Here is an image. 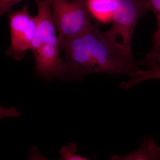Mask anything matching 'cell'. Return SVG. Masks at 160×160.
Returning <instances> with one entry per match:
<instances>
[{"instance_id":"obj_1","label":"cell","mask_w":160,"mask_h":160,"mask_svg":"<svg viewBox=\"0 0 160 160\" xmlns=\"http://www.w3.org/2000/svg\"><path fill=\"white\" fill-rule=\"evenodd\" d=\"M59 46L65 54L66 75L72 78L99 73L131 78L141 70L131 50L95 26Z\"/></svg>"},{"instance_id":"obj_2","label":"cell","mask_w":160,"mask_h":160,"mask_svg":"<svg viewBox=\"0 0 160 160\" xmlns=\"http://www.w3.org/2000/svg\"><path fill=\"white\" fill-rule=\"evenodd\" d=\"M58 43L81 34L93 27L86 4L72 0H49Z\"/></svg>"},{"instance_id":"obj_3","label":"cell","mask_w":160,"mask_h":160,"mask_svg":"<svg viewBox=\"0 0 160 160\" xmlns=\"http://www.w3.org/2000/svg\"><path fill=\"white\" fill-rule=\"evenodd\" d=\"M11 35V44L6 54L17 61H22L26 52L31 49L34 39L36 17L30 15L28 6L18 11L8 12Z\"/></svg>"},{"instance_id":"obj_4","label":"cell","mask_w":160,"mask_h":160,"mask_svg":"<svg viewBox=\"0 0 160 160\" xmlns=\"http://www.w3.org/2000/svg\"><path fill=\"white\" fill-rule=\"evenodd\" d=\"M148 10L146 4L138 0H117L112 16V26L106 32L117 40L119 36L122 40L121 43L132 51L135 27L142 15Z\"/></svg>"},{"instance_id":"obj_5","label":"cell","mask_w":160,"mask_h":160,"mask_svg":"<svg viewBox=\"0 0 160 160\" xmlns=\"http://www.w3.org/2000/svg\"><path fill=\"white\" fill-rule=\"evenodd\" d=\"M58 37L44 43L32 52L38 75L46 79L66 75L65 60L61 58Z\"/></svg>"},{"instance_id":"obj_6","label":"cell","mask_w":160,"mask_h":160,"mask_svg":"<svg viewBox=\"0 0 160 160\" xmlns=\"http://www.w3.org/2000/svg\"><path fill=\"white\" fill-rule=\"evenodd\" d=\"M38 14L34 37L31 50H36L44 43L57 37L51 5L49 0H36Z\"/></svg>"},{"instance_id":"obj_7","label":"cell","mask_w":160,"mask_h":160,"mask_svg":"<svg viewBox=\"0 0 160 160\" xmlns=\"http://www.w3.org/2000/svg\"><path fill=\"white\" fill-rule=\"evenodd\" d=\"M148 9L154 12L157 20V29L153 36V47L151 51L142 60L137 62L138 66L144 65L147 69L160 65V0H147Z\"/></svg>"},{"instance_id":"obj_8","label":"cell","mask_w":160,"mask_h":160,"mask_svg":"<svg viewBox=\"0 0 160 160\" xmlns=\"http://www.w3.org/2000/svg\"><path fill=\"white\" fill-rule=\"evenodd\" d=\"M158 145L153 138L146 136L138 148L129 154L119 156L113 154L109 157L111 160H156Z\"/></svg>"},{"instance_id":"obj_9","label":"cell","mask_w":160,"mask_h":160,"mask_svg":"<svg viewBox=\"0 0 160 160\" xmlns=\"http://www.w3.org/2000/svg\"><path fill=\"white\" fill-rule=\"evenodd\" d=\"M117 0H87L86 5L90 14L105 22L112 18Z\"/></svg>"},{"instance_id":"obj_10","label":"cell","mask_w":160,"mask_h":160,"mask_svg":"<svg viewBox=\"0 0 160 160\" xmlns=\"http://www.w3.org/2000/svg\"><path fill=\"white\" fill-rule=\"evenodd\" d=\"M154 79H160V65L145 70L141 69L134 76L130 78L128 81L120 83L119 86L121 89L129 90L140 83Z\"/></svg>"},{"instance_id":"obj_11","label":"cell","mask_w":160,"mask_h":160,"mask_svg":"<svg viewBox=\"0 0 160 160\" xmlns=\"http://www.w3.org/2000/svg\"><path fill=\"white\" fill-rule=\"evenodd\" d=\"M78 148L73 143H70L68 146H63L60 149L61 159L63 160H87V158L83 157L77 154Z\"/></svg>"},{"instance_id":"obj_12","label":"cell","mask_w":160,"mask_h":160,"mask_svg":"<svg viewBox=\"0 0 160 160\" xmlns=\"http://www.w3.org/2000/svg\"><path fill=\"white\" fill-rule=\"evenodd\" d=\"M22 1L24 0H0V15L2 16L9 12L13 6Z\"/></svg>"},{"instance_id":"obj_13","label":"cell","mask_w":160,"mask_h":160,"mask_svg":"<svg viewBox=\"0 0 160 160\" xmlns=\"http://www.w3.org/2000/svg\"><path fill=\"white\" fill-rule=\"evenodd\" d=\"M156 160H160V147L158 146L156 149Z\"/></svg>"},{"instance_id":"obj_14","label":"cell","mask_w":160,"mask_h":160,"mask_svg":"<svg viewBox=\"0 0 160 160\" xmlns=\"http://www.w3.org/2000/svg\"><path fill=\"white\" fill-rule=\"evenodd\" d=\"M73 1L78 2L82 3V4H86V1L87 0H73Z\"/></svg>"},{"instance_id":"obj_15","label":"cell","mask_w":160,"mask_h":160,"mask_svg":"<svg viewBox=\"0 0 160 160\" xmlns=\"http://www.w3.org/2000/svg\"><path fill=\"white\" fill-rule=\"evenodd\" d=\"M138 1H139V2H141L146 4L147 0H138Z\"/></svg>"}]
</instances>
